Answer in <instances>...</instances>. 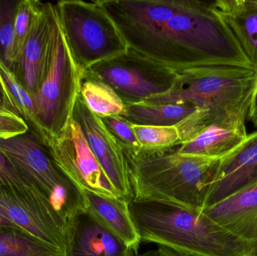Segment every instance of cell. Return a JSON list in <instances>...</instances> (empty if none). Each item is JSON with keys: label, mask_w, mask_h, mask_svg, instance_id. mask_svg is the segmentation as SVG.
I'll list each match as a JSON object with an SVG mask.
<instances>
[{"label": "cell", "mask_w": 257, "mask_h": 256, "mask_svg": "<svg viewBox=\"0 0 257 256\" xmlns=\"http://www.w3.org/2000/svg\"><path fill=\"white\" fill-rule=\"evenodd\" d=\"M106 129L121 144L125 153L136 155L141 151V146L136 138L133 126L121 116H108L101 118Z\"/></svg>", "instance_id": "obj_27"}, {"label": "cell", "mask_w": 257, "mask_h": 256, "mask_svg": "<svg viewBox=\"0 0 257 256\" xmlns=\"http://www.w3.org/2000/svg\"><path fill=\"white\" fill-rule=\"evenodd\" d=\"M252 256H257V243H256V248H255V249H254V252H253V255H252Z\"/></svg>", "instance_id": "obj_35"}, {"label": "cell", "mask_w": 257, "mask_h": 256, "mask_svg": "<svg viewBox=\"0 0 257 256\" xmlns=\"http://www.w3.org/2000/svg\"><path fill=\"white\" fill-rule=\"evenodd\" d=\"M0 256H63L58 249L22 228L0 225Z\"/></svg>", "instance_id": "obj_20"}, {"label": "cell", "mask_w": 257, "mask_h": 256, "mask_svg": "<svg viewBox=\"0 0 257 256\" xmlns=\"http://www.w3.org/2000/svg\"><path fill=\"white\" fill-rule=\"evenodd\" d=\"M0 213L64 256L68 222L51 203L17 188L0 186Z\"/></svg>", "instance_id": "obj_10"}, {"label": "cell", "mask_w": 257, "mask_h": 256, "mask_svg": "<svg viewBox=\"0 0 257 256\" xmlns=\"http://www.w3.org/2000/svg\"><path fill=\"white\" fill-rule=\"evenodd\" d=\"M30 131L24 119L15 114H0V140H9Z\"/></svg>", "instance_id": "obj_28"}, {"label": "cell", "mask_w": 257, "mask_h": 256, "mask_svg": "<svg viewBox=\"0 0 257 256\" xmlns=\"http://www.w3.org/2000/svg\"><path fill=\"white\" fill-rule=\"evenodd\" d=\"M135 256H160L159 255L158 250H148L147 252H143L142 254H137V255Z\"/></svg>", "instance_id": "obj_33"}, {"label": "cell", "mask_w": 257, "mask_h": 256, "mask_svg": "<svg viewBox=\"0 0 257 256\" xmlns=\"http://www.w3.org/2000/svg\"><path fill=\"white\" fill-rule=\"evenodd\" d=\"M81 83V73L71 55L56 12L49 71L40 88L31 96L45 146L47 140L58 135L72 118Z\"/></svg>", "instance_id": "obj_6"}, {"label": "cell", "mask_w": 257, "mask_h": 256, "mask_svg": "<svg viewBox=\"0 0 257 256\" xmlns=\"http://www.w3.org/2000/svg\"><path fill=\"white\" fill-rule=\"evenodd\" d=\"M15 114V113L12 112V111H11V110H9V108H8V107L6 106V105H5V104L0 102V114Z\"/></svg>", "instance_id": "obj_32"}, {"label": "cell", "mask_w": 257, "mask_h": 256, "mask_svg": "<svg viewBox=\"0 0 257 256\" xmlns=\"http://www.w3.org/2000/svg\"><path fill=\"white\" fill-rule=\"evenodd\" d=\"M55 6L38 1L33 24L12 73L33 95L45 81L51 65L54 43Z\"/></svg>", "instance_id": "obj_12"}, {"label": "cell", "mask_w": 257, "mask_h": 256, "mask_svg": "<svg viewBox=\"0 0 257 256\" xmlns=\"http://www.w3.org/2000/svg\"><path fill=\"white\" fill-rule=\"evenodd\" d=\"M80 94L90 111L98 117L123 116L126 105L117 93L105 83L82 78Z\"/></svg>", "instance_id": "obj_22"}, {"label": "cell", "mask_w": 257, "mask_h": 256, "mask_svg": "<svg viewBox=\"0 0 257 256\" xmlns=\"http://www.w3.org/2000/svg\"><path fill=\"white\" fill-rule=\"evenodd\" d=\"M157 250H158L160 256H186L181 255V254L178 253V252H175V251L172 250V249H168V248L162 246H158Z\"/></svg>", "instance_id": "obj_30"}, {"label": "cell", "mask_w": 257, "mask_h": 256, "mask_svg": "<svg viewBox=\"0 0 257 256\" xmlns=\"http://www.w3.org/2000/svg\"><path fill=\"white\" fill-rule=\"evenodd\" d=\"M37 0H19L15 21V44L13 49L14 66L18 61L33 24Z\"/></svg>", "instance_id": "obj_25"}, {"label": "cell", "mask_w": 257, "mask_h": 256, "mask_svg": "<svg viewBox=\"0 0 257 256\" xmlns=\"http://www.w3.org/2000/svg\"><path fill=\"white\" fill-rule=\"evenodd\" d=\"M0 225H4V226H10V227H15V228H19V227L15 225L13 222H11L8 218H6V216H3L0 213Z\"/></svg>", "instance_id": "obj_31"}, {"label": "cell", "mask_w": 257, "mask_h": 256, "mask_svg": "<svg viewBox=\"0 0 257 256\" xmlns=\"http://www.w3.org/2000/svg\"><path fill=\"white\" fill-rule=\"evenodd\" d=\"M202 211L238 238L257 243V183Z\"/></svg>", "instance_id": "obj_15"}, {"label": "cell", "mask_w": 257, "mask_h": 256, "mask_svg": "<svg viewBox=\"0 0 257 256\" xmlns=\"http://www.w3.org/2000/svg\"><path fill=\"white\" fill-rule=\"evenodd\" d=\"M247 119L253 123V126L257 129V88L249 111Z\"/></svg>", "instance_id": "obj_29"}, {"label": "cell", "mask_w": 257, "mask_h": 256, "mask_svg": "<svg viewBox=\"0 0 257 256\" xmlns=\"http://www.w3.org/2000/svg\"><path fill=\"white\" fill-rule=\"evenodd\" d=\"M45 147L57 168L82 192L121 198L105 175L73 118L58 135L47 140Z\"/></svg>", "instance_id": "obj_9"}, {"label": "cell", "mask_w": 257, "mask_h": 256, "mask_svg": "<svg viewBox=\"0 0 257 256\" xmlns=\"http://www.w3.org/2000/svg\"><path fill=\"white\" fill-rule=\"evenodd\" d=\"M72 118L79 125L86 141L105 175L121 198H133L127 158L121 144L106 129L100 117L90 111L78 95Z\"/></svg>", "instance_id": "obj_11"}, {"label": "cell", "mask_w": 257, "mask_h": 256, "mask_svg": "<svg viewBox=\"0 0 257 256\" xmlns=\"http://www.w3.org/2000/svg\"><path fill=\"white\" fill-rule=\"evenodd\" d=\"M85 210L102 226L138 253L141 240L128 210V201L83 191Z\"/></svg>", "instance_id": "obj_16"}, {"label": "cell", "mask_w": 257, "mask_h": 256, "mask_svg": "<svg viewBox=\"0 0 257 256\" xmlns=\"http://www.w3.org/2000/svg\"><path fill=\"white\" fill-rule=\"evenodd\" d=\"M257 183V130L219 161L205 207ZM204 207V208H205Z\"/></svg>", "instance_id": "obj_13"}, {"label": "cell", "mask_w": 257, "mask_h": 256, "mask_svg": "<svg viewBox=\"0 0 257 256\" xmlns=\"http://www.w3.org/2000/svg\"><path fill=\"white\" fill-rule=\"evenodd\" d=\"M126 156L133 198L200 210L205 207L220 160L180 154L178 145Z\"/></svg>", "instance_id": "obj_4"}, {"label": "cell", "mask_w": 257, "mask_h": 256, "mask_svg": "<svg viewBox=\"0 0 257 256\" xmlns=\"http://www.w3.org/2000/svg\"><path fill=\"white\" fill-rule=\"evenodd\" d=\"M19 0H0V63L12 72L15 21Z\"/></svg>", "instance_id": "obj_24"}, {"label": "cell", "mask_w": 257, "mask_h": 256, "mask_svg": "<svg viewBox=\"0 0 257 256\" xmlns=\"http://www.w3.org/2000/svg\"><path fill=\"white\" fill-rule=\"evenodd\" d=\"M0 88L4 96L6 106L16 115L24 119L28 124L30 131L41 140V134L36 122L34 104L31 95L17 81L13 73L1 63Z\"/></svg>", "instance_id": "obj_21"}, {"label": "cell", "mask_w": 257, "mask_h": 256, "mask_svg": "<svg viewBox=\"0 0 257 256\" xmlns=\"http://www.w3.org/2000/svg\"><path fill=\"white\" fill-rule=\"evenodd\" d=\"M0 148L66 222L85 210L84 192L60 171L45 144L31 131L11 139L0 140Z\"/></svg>", "instance_id": "obj_7"}, {"label": "cell", "mask_w": 257, "mask_h": 256, "mask_svg": "<svg viewBox=\"0 0 257 256\" xmlns=\"http://www.w3.org/2000/svg\"><path fill=\"white\" fill-rule=\"evenodd\" d=\"M0 102L5 104L4 96H3V93H2L1 88H0ZM6 105V104H5Z\"/></svg>", "instance_id": "obj_34"}, {"label": "cell", "mask_w": 257, "mask_h": 256, "mask_svg": "<svg viewBox=\"0 0 257 256\" xmlns=\"http://www.w3.org/2000/svg\"><path fill=\"white\" fill-rule=\"evenodd\" d=\"M178 73L168 93L143 102L190 105L204 113L208 127L247 133L245 121L257 88V73L253 69L206 66Z\"/></svg>", "instance_id": "obj_3"}, {"label": "cell", "mask_w": 257, "mask_h": 256, "mask_svg": "<svg viewBox=\"0 0 257 256\" xmlns=\"http://www.w3.org/2000/svg\"><path fill=\"white\" fill-rule=\"evenodd\" d=\"M64 256H135L133 249L102 226L86 210L68 222Z\"/></svg>", "instance_id": "obj_14"}, {"label": "cell", "mask_w": 257, "mask_h": 256, "mask_svg": "<svg viewBox=\"0 0 257 256\" xmlns=\"http://www.w3.org/2000/svg\"><path fill=\"white\" fill-rule=\"evenodd\" d=\"M54 6L81 76L90 66L128 51L127 44L99 0H62Z\"/></svg>", "instance_id": "obj_5"}, {"label": "cell", "mask_w": 257, "mask_h": 256, "mask_svg": "<svg viewBox=\"0 0 257 256\" xmlns=\"http://www.w3.org/2000/svg\"><path fill=\"white\" fill-rule=\"evenodd\" d=\"M0 186H12V187L17 188L21 190L33 194L50 202L44 196L40 189L15 168V165L3 153L1 148H0Z\"/></svg>", "instance_id": "obj_26"}, {"label": "cell", "mask_w": 257, "mask_h": 256, "mask_svg": "<svg viewBox=\"0 0 257 256\" xmlns=\"http://www.w3.org/2000/svg\"><path fill=\"white\" fill-rule=\"evenodd\" d=\"M247 133L239 131L211 126L201 132L194 139L178 144L181 155L221 159L239 147Z\"/></svg>", "instance_id": "obj_18"}, {"label": "cell", "mask_w": 257, "mask_h": 256, "mask_svg": "<svg viewBox=\"0 0 257 256\" xmlns=\"http://www.w3.org/2000/svg\"><path fill=\"white\" fill-rule=\"evenodd\" d=\"M197 109L190 105L139 102L126 105L121 117L136 126H175Z\"/></svg>", "instance_id": "obj_19"}, {"label": "cell", "mask_w": 257, "mask_h": 256, "mask_svg": "<svg viewBox=\"0 0 257 256\" xmlns=\"http://www.w3.org/2000/svg\"><path fill=\"white\" fill-rule=\"evenodd\" d=\"M128 47L177 72L253 69L214 1L99 0Z\"/></svg>", "instance_id": "obj_1"}, {"label": "cell", "mask_w": 257, "mask_h": 256, "mask_svg": "<svg viewBox=\"0 0 257 256\" xmlns=\"http://www.w3.org/2000/svg\"><path fill=\"white\" fill-rule=\"evenodd\" d=\"M214 3L257 73V0H215Z\"/></svg>", "instance_id": "obj_17"}, {"label": "cell", "mask_w": 257, "mask_h": 256, "mask_svg": "<svg viewBox=\"0 0 257 256\" xmlns=\"http://www.w3.org/2000/svg\"><path fill=\"white\" fill-rule=\"evenodd\" d=\"M178 76L177 71L128 48L124 54L90 66L81 79L105 83L130 105L168 93Z\"/></svg>", "instance_id": "obj_8"}, {"label": "cell", "mask_w": 257, "mask_h": 256, "mask_svg": "<svg viewBox=\"0 0 257 256\" xmlns=\"http://www.w3.org/2000/svg\"><path fill=\"white\" fill-rule=\"evenodd\" d=\"M132 126L141 150L158 151L179 144V133L176 126Z\"/></svg>", "instance_id": "obj_23"}, {"label": "cell", "mask_w": 257, "mask_h": 256, "mask_svg": "<svg viewBox=\"0 0 257 256\" xmlns=\"http://www.w3.org/2000/svg\"><path fill=\"white\" fill-rule=\"evenodd\" d=\"M141 242L186 256H252L256 243L226 231L202 210L155 200L128 201Z\"/></svg>", "instance_id": "obj_2"}]
</instances>
